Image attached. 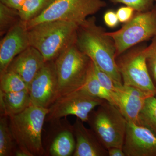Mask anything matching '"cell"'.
Listing matches in <instances>:
<instances>
[{
    "instance_id": "11",
    "label": "cell",
    "mask_w": 156,
    "mask_h": 156,
    "mask_svg": "<svg viewBox=\"0 0 156 156\" xmlns=\"http://www.w3.org/2000/svg\"><path fill=\"white\" fill-rule=\"evenodd\" d=\"M122 149L126 156H156V135L146 127L128 122Z\"/></svg>"
},
{
    "instance_id": "22",
    "label": "cell",
    "mask_w": 156,
    "mask_h": 156,
    "mask_svg": "<svg viewBox=\"0 0 156 156\" xmlns=\"http://www.w3.org/2000/svg\"><path fill=\"white\" fill-rule=\"evenodd\" d=\"M29 90L27 84L21 77L12 71L7 70L0 74V91L17 92Z\"/></svg>"
},
{
    "instance_id": "30",
    "label": "cell",
    "mask_w": 156,
    "mask_h": 156,
    "mask_svg": "<svg viewBox=\"0 0 156 156\" xmlns=\"http://www.w3.org/2000/svg\"><path fill=\"white\" fill-rule=\"evenodd\" d=\"M109 156H126L122 148L112 147L107 149Z\"/></svg>"
},
{
    "instance_id": "14",
    "label": "cell",
    "mask_w": 156,
    "mask_h": 156,
    "mask_svg": "<svg viewBox=\"0 0 156 156\" xmlns=\"http://www.w3.org/2000/svg\"><path fill=\"white\" fill-rule=\"evenodd\" d=\"M83 122L77 118L72 126L76 138L73 156H108L107 150L102 145L92 129L84 126Z\"/></svg>"
},
{
    "instance_id": "10",
    "label": "cell",
    "mask_w": 156,
    "mask_h": 156,
    "mask_svg": "<svg viewBox=\"0 0 156 156\" xmlns=\"http://www.w3.org/2000/svg\"><path fill=\"white\" fill-rule=\"evenodd\" d=\"M32 104L48 108L58 97V81L54 61H47L31 82Z\"/></svg>"
},
{
    "instance_id": "1",
    "label": "cell",
    "mask_w": 156,
    "mask_h": 156,
    "mask_svg": "<svg viewBox=\"0 0 156 156\" xmlns=\"http://www.w3.org/2000/svg\"><path fill=\"white\" fill-rule=\"evenodd\" d=\"M106 32L104 28L98 25L96 17H88L78 26L76 45L116 83L122 85L117 64L115 42Z\"/></svg>"
},
{
    "instance_id": "2",
    "label": "cell",
    "mask_w": 156,
    "mask_h": 156,
    "mask_svg": "<svg viewBox=\"0 0 156 156\" xmlns=\"http://www.w3.org/2000/svg\"><path fill=\"white\" fill-rule=\"evenodd\" d=\"M78 27L59 20L39 23L28 29L30 46L41 53L45 61H54L76 44Z\"/></svg>"
},
{
    "instance_id": "21",
    "label": "cell",
    "mask_w": 156,
    "mask_h": 156,
    "mask_svg": "<svg viewBox=\"0 0 156 156\" xmlns=\"http://www.w3.org/2000/svg\"><path fill=\"white\" fill-rule=\"evenodd\" d=\"M138 125L146 127L156 135V97L147 98L138 117Z\"/></svg>"
},
{
    "instance_id": "15",
    "label": "cell",
    "mask_w": 156,
    "mask_h": 156,
    "mask_svg": "<svg viewBox=\"0 0 156 156\" xmlns=\"http://www.w3.org/2000/svg\"><path fill=\"white\" fill-rule=\"evenodd\" d=\"M46 62L41 53L30 46L14 58L7 70L19 75L29 88L31 82Z\"/></svg>"
},
{
    "instance_id": "3",
    "label": "cell",
    "mask_w": 156,
    "mask_h": 156,
    "mask_svg": "<svg viewBox=\"0 0 156 156\" xmlns=\"http://www.w3.org/2000/svg\"><path fill=\"white\" fill-rule=\"evenodd\" d=\"M49 108L32 104L24 111L9 117V126L18 148L28 156L44 155L43 126Z\"/></svg>"
},
{
    "instance_id": "31",
    "label": "cell",
    "mask_w": 156,
    "mask_h": 156,
    "mask_svg": "<svg viewBox=\"0 0 156 156\" xmlns=\"http://www.w3.org/2000/svg\"><path fill=\"white\" fill-rule=\"evenodd\" d=\"M155 97H156V95H155Z\"/></svg>"
},
{
    "instance_id": "17",
    "label": "cell",
    "mask_w": 156,
    "mask_h": 156,
    "mask_svg": "<svg viewBox=\"0 0 156 156\" xmlns=\"http://www.w3.org/2000/svg\"><path fill=\"white\" fill-rule=\"evenodd\" d=\"M76 147V140L71 126H68L58 132L49 147V154L51 156L73 155Z\"/></svg>"
},
{
    "instance_id": "5",
    "label": "cell",
    "mask_w": 156,
    "mask_h": 156,
    "mask_svg": "<svg viewBox=\"0 0 156 156\" xmlns=\"http://www.w3.org/2000/svg\"><path fill=\"white\" fill-rule=\"evenodd\" d=\"M92 62L76 44L54 60L58 78V97L82 88L87 80Z\"/></svg>"
},
{
    "instance_id": "23",
    "label": "cell",
    "mask_w": 156,
    "mask_h": 156,
    "mask_svg": "<svg viewBox=\"0 0 156 156\" xmlns=\"http://www.w3.org/2000/svg\"><path fill=\"white\" fill-rule=\"evenodd\" d=\"M18 10L0 2V36L5 35L20 20Z\"/></svg>"
},
{
    "instance_id": "4",
    "label": "cell",
    "mask_w": 156,
    "mask_h": 156,
    "mask_svg": "<svg viewBox=\"0 0 156 156\" xmlns=\"http://www.w3.org/2000/svg\"><path fill=\"white\" fill-rule=\"evenodd\" d=\"M87 122L107 150L122 148L128 121L116 105L105 101L90 113Z\"/></svg>"
},
{
    "instance_id": "20",
    "label": "cell",
    "mask_w": 156,
    "mask_h": 156,
    "mask_svg": "<svg viewBox=\"0 0 156 156\" xmlns=\"http://www.w3.org/2000/svg\"><path fill=\"white\" fill-rule=\"evenodd\" d=\"M53 0H26L18 10L22 21L27 22L41 14Z\"/></svg>"
},
{
    "instance_id": "12",
    "label": "cell",
    "mask_w": 156,
    "mask_h": 156,
    "mask_svg": "<svg viewBox=\"0 0 156 156\" xmlns=\"http://www.w3.org/2000/svg\"><path fill=\"white\" fill-rule=\"evenodd\" d=\"M29 46L26 22L20 20L1 40L0 74L7 71L14 58Z\"/></svg>"
},
{
    "instance_id": "25",
    "label": "cell",
    "mask_w": 156,
    "mask_h": 156,
    "mask_svg": "<svg viewBox=\"0 0 156 156\" xmlns=\"http://www.w3.org/2000/svg\"><path fill=\"white\" fill-rule=\"evenodd\" d=\"M92 62L93 70L98 80L106 90L111 93L115 98V95L117 92V86L118 84L116 83L106 73L100 69L93 62Z\"/></svg>"
},
{
    "instance_id": "24",
    "label": "cell",
    "mask_w": 156,
    "mask_h": 156,
    "mask_svg": "<svg viewBox=\"0 0 156 156\" xmlns=\"http://www.w3.org/2000/svg\"><path fill=\"white\" fill-rule=\"evenodd\" d=\"M151 43L146 47L147 62L151 77L156 87V35Z\"/></svg>"
},
{
    "instance_id": "8",
    "label": "cell",
    "mask_w": 156,
    "mask_h": 156,
    "mask_svg": "<svg viewBox=\"0 0 156 156\" xmlns=\"http://www.w3.org/2000/svg\"><path fill=\"white\" fill-rule=\"evenodd\" d=\"M146 47L125 52L116 58L123 85L136 87L155 96L156 87L151 77L147 62Z\"/></svg>"
},
{
    "instance_id": "18",
    "label": "cell",
    "mask_w": 156,
    "mask_h": 156,
    "mask_svg": "<svg viewBox=\"0 0 156 156\" xmlns=\"http://www.w3.org/2000/svg\"><path fill=\"white\" fill-rule=\"evenodd\" d=\"M17 146L9 126V117H0V156H14Z\"/></svg>"
},
{
    "instance_id": "27",
    "label": "cell",
    "mask_w": 156,
    "mask_h": 156,
    "mask_svg": "<svg viewBox=\"0 0 156 156\" xmlns=\"http://www.w3.org/2000/svg\"><path fill=\"white\" fill-rule=\"evenodd\" d=\"M135 10L129 6H123L117 10L116 14L119 21L121 23L128 22L134 15Z\"/></svg>"
},
{
    "instance_id": "7",
    "label": "cell",
    "mask_w": 156,
    "mask_h": 156,
    "mask_svg": "<svg viewBox=\"0 0 156 156\" xmlns=\"http://www.w3.org/2000/svg\"><path fill=\"white\" fill-rule=\"evenodd\" d=\"M115 42L116 57L128 49L156 35V5L144 12H136L131 20L116 31L106 32Z\"/></svg>"
},
{
    "instance_id": "16",
    "label": "cell",
    "mask_w": 156,
    "mask_h": 156,
    "mask_svg": "<svg viewBox=\"0 0 156 156\" xmlns=\"http://www.w3.org/2000/svg\"><path fill=\"white\" fill-rule=\"evenodd\" d=\"M31 105L29 90L11 92L0 91L1 115L8 117L17 115Z\"/></svg>"
},
{
    "instance_id": "26",
    "label": "cell",
    "mask_w": 156,
    "mask_h": 156,
    "mask_svg": "<svg viewBox=\"0 0 156 156\" xmlns=\"http://www.w3.org/2000/svg\"><path fill=\"white\" fill-rule=\"evenodd\" d=\"M112 2L122 3L133 8L136 12L148 11L154 7L156 0H110Z\"/></svg>"
},
{
    "instance_id": "6",
    "label": "cell",
    "mask_w": 156,
    "mask_h": 156,
    "mask_svg": "<svg viewBox=\"0 0 156 156\" xmlns=\"http://www.w3.org/2000/svg\"><path fill=\"white\" fill-rule=\"evenodd\" d=\"M106 5L103 0H53L41 14L27 22V27L28 29L41 23L57 20L79 26Z\"/></svg>"
},
{
    "instance_id": "19",
    "label": "cell",
    "mask_w": 156,
    "mask_h": 156,
    "mask_svg": "<svg viewBox=\"0 0 156 156\" xmlns=\"http://www.w3.org/2000/svg\"><path fill=\"white\" fill-rule=\"evenodd\" d=\"M80 89L83 90L92 96L106 100L115 105L113 96L101 84L96 78L93 70L92 61L86 82Z\"/></svg>"
},
{
    "instance_id": "32",
    "label": "cell",
    "mask_w": 156,
    "mask_h": 156,
    "mask_svg": "<svg viewBox=\"0 0 156 156\" xmlns=\"http://www.w3.org/2000/svg\"></svg>"
},
{
    "instance_id": "29",
    "label": "cell",
    "mask_w": 156,
    "mask_h": 156,
    "mask_svg": "<svg viewBox=\"0 0 156 156\" xmlns=\"http://www.w3.org/2000/svg\"><path fill=\"white\" fill-rule=\"evenodd\" d=\"M26 0H0V2L5 5L19 10Z\"/></svg>"
},
{
    "instance_id": "13",
    "label": "cell",
    "mask_w": 156,
    "mask_h": 156,
    "mask_svg": "<svg viewBox=\"0 0 156 156\" xmlns=\"http://www.w3.org/2000/svg\"><path fill=\"white\" fill-rule=\"evenodd\" d=\"M115 105L128 122L137 125L140 113L147 98L154 95L136 87L117 85Z\"/></svg>"
},
{
    "instance_id": "9",
    "label": "cell",
    "mask_w": 156,
    "mask_h": 156,
    "mask_svg": "<svg viewBox=\"0 0 156 156\" xmlns=\"http://www.w3.org/2000/svg\"><path fill=\"white\" fill-rule=\"evenodd\" d=\"M105 101L79 89L58 97L48 108L46 119L54 122L73 115L87 122L90 113Z\"/></svg>"
},
{
    "instance_id": "28",
    "label": "cell",
    "mask_w": 156,
    "mask_h": 156,
    "mask_svg": "<svg viewBox=\"0 0 156 156\" xmlns=\"http://www.w3.org/2000/svg\"><path fill=\"white\" fill-rule=\"evenodd\" d=\"M104 20L105 24L111 28L116 27L119 22L116 13L112 11H108L105 13L104 16Z\"/></svg>"
}]
</instances>
